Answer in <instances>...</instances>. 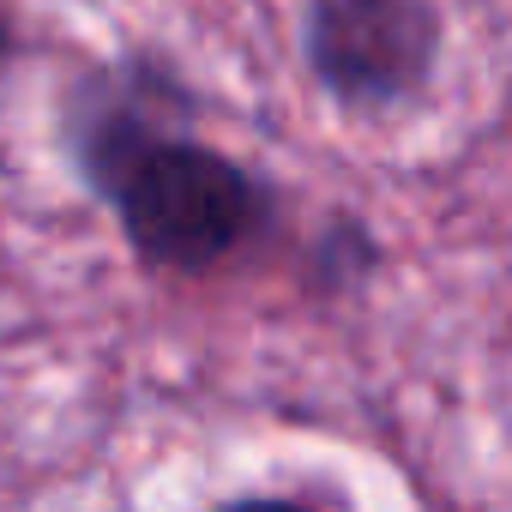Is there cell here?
I'll return each instance as SVG.
<instances>
[{"mask_svg": "<svg viewBox=\"0 0 512 512\" xmlns=\"http://www.w3.org/2000/svg\"><path fill=\"white\" fill-rule=\"evenodd\" d=\"M199 97L181 67L157 55H121L91 67L61 109V139L73 175L115 217L121 241L151 278L199 284L223 278L278 229V187L211 145L199 127Z\"/></svg>", "mask_w": 512, "mask_h": 512, "instance_id": "obj_1", "label": "cell"}, {"mask_svg": "<svg viewBox=\"0 0 512 512\" xmlns=\"http://www.w3.org/2000/svg\"><path fill=\"white\" fill-rule=\"evenodd\" d=\"M440 55V0H308L302 7V67L314 91L356 121L416 109L434 91Z\"/></svg>", "mask_w": 512, "mask_h": 512, "instance_id": "obj_2", "label": "cell"}, {"mask_svg": "<svg viewBox=\"0 0 512 512\" xmlns=\"http://www.w3.org/2000/svg\"><path fill=\"white\" fill-rule=\"evenodd\" d=\"M19 55H25V19L0 0V79L19 67ZM0 175H7V151H0Z\"/></svg>", "mask_w": 512, "mask_h": 512, "instance_id": "obj_3", "label": "cell"}, {"mask_svg": "<svg viewBox=\"0 0 512 512\" xmlns=\"http://www.w3.org/2000/svg\"><path fill=\"white\" fill-rule=\"evenodd\" d=\"M217 512H314V506L284 500V494H247V500H229V506H217Z\"/></svg>", "mask_w": 512, "mask_h": 512, "instance_id": "obj_4", "label": "cell"}]
</instances>
